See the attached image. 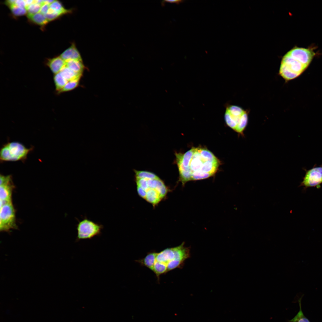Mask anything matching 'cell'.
<instances>
[{"label":"cell","instance_id":"1","mask_svg":"<svg viewBox=\"0 0 322 322\" xmlns=\"http://www.w3.org/2000/svg\"><path fill=\"white\" fill-rule=\"evenodd\" d=\"M190 256V248L185 247L183 242L179 246L166 248L160 252L151 250L144 257L135 261L152 271L159 282L161 275L176 268H181Z\"/></svg>","mask_w":322,"mask_h":322},{"label":"cell","instance_id":"2","mask_svg":"<svg viewBox=\"0 0 322 322\" xmlns=\"http://www.w3.org/2000/svg\"><path fill=\"white\" fill-rule=\"evenodd\" d=\"M224 119L226 124L234 131L244 136V132L248 121V110L227 103L225 105Z\"/></svg>","mask_w":322,"mask_h":322},{"label":"cell","instance_id":"3","mask_svg":"<svg viewBox=\"0 0 322 322\" xmlns=\"http://www.w3.org/2000/svg\"><path fill=\"white\" fill-rule=\"evenodd\" d=\"M33 147L28 148L17 141L8 142L3 145L0 149V160L1 162L24 161Z\"/></svg>","mask_w":322,"mask_h":322},{"label":"cell","instance_id":"4","mask_svg":"<svg viewBox=\"0 0 322 322\" xmlns=\"http://www.w3.org/2000/svg\"><path fill=\"white\" fill-rule=\"evenodd\" d=\"M307 67L287 53L282 59L279 74L285 81H288L298 77Z\"/></svg>","mask_w":322,"mask_h":322},{"label":"cell","instance_id":"5","mask_svg":"<svg viewBox=\"0 0 322 322\" xmlns=\"http://www.w3.org/2000/svg\"><path fill=\"white\" fill-rule=\"evenodd\" d=\"M137 190L138 195L144 199L145 192L150 189L159 191L164 199L170 191L169 188L159 177L155 178H135Z\"/></svg>","mask_w":322,"mask_h":322},{"label":"cell","instance_id":"6","mask_svg":"<svg viewBox=\"0 0 322 322\" xmlns=\"http://www.w3.org/2000/svg\"><path fill=\"white\" fill-rule=\"evenodd\" d=\"M76 229V242L80 240L91 239L96 236H99L103 228V225L96 223L86 217L80 221L78 220Z\"/></svg>","mask_w":322,"mask_h":322},{"label":"cell","instance_id":"7","mask_svg":"<svg viewBox=\"0 0 322 322\" xmlns=\"http://www.w3.org/2000/svg\"><path fill=\"white\" fill-rule=\"evenodd\" d=\"M15 212L12 201L6 203L0 207V230L8 231L17 227Z\"/></svg>","mask_w":322,"mask_h":322},{"label":"cell","instance_id":"8","mask_svg":"<svg viewBox=\"0 0 322 322\" xmlns=\"http://www.w3.org/2000/svg\"><path fill=\"white\" fill-rule=\"evenodd\" d=\"M305 174L300 186L304 188L316 187L319 188L322 184V165L315 166L308 170H305Z\"/></svg>","mask_w":322,"mask_h":322},{"label":"cell","instance_id":"9","mask_svg":"<svg viewBox=\"0 0 322 322\" xmlns=\"http://www.w3.org/2000/svg\"><path fill=\"white\" fill-rule=\"evenodd\" d=\"M14 185L11 175L0 176V200L9 202L12 201Z\"/></svg>","mask_w":322,"mask_h":322},{"label":"cell","instance_id":"10","mask_svg":"<svg viewBox=\"0 0 322 322\" xmlns=\"http://www.w3.org/2000/svg\"><path fill=\"white\" fill-rule=\"evenodd\" d=\"M287 53L308 66L315 55L312 50L300 47L294 48Z\"/></svg>","mask_w":322,"mask_h":322},{"label":"cell","instance_id":"11","mask_svg":"<svg viewBox=\"0 0 322 322\" xmlns=\"http://www.w3.org/2000/svg\"><path fill=\"white\" fill-rule=\"evenodd\" d=\"M60 56L65 62L70 60L83 61L81 55L74 42L72 43L70 46L63 52Z\"/></svg>","mask_w":322,"mask_h":322},{"label":"cell","instance_id":"12","mask_svg":"<svg viewBox=\"0 0 322 322\" xmlns=\"http://www.w3.org/2000/svg\"><path fill=\"white\" fill-rule=\"evenodd\" d=\"M205 161L201 156L199 148H195L194 151L188 167L191 174L194 172H200L202 166Z\"/></svg>","mask_w":322,"mask_h":322},{"label":"cell","instance_id":"13","mask_svg":"<svg viewBox=\"0 0 322 322\" xmlns=\"http://www.w3.org/2000/svg\"><path fill=\"white\" fill-rule=\"evenodd\" d=\"M46 64L55 75L59 73L66 66V62L59 56L48 59Z\"/></svg>","mask_w":322,"mask_h":322},{"label":"cell","instance_id":"14","mask_svg":"<svg viewBox=\"0 0 322 322\" xmlns=\"http://www.w3.org/2000/svg\"><path fill=\"white\" fill-rule=\"evenodd\" d=\"M49 8L52 10L59 14L61 16L64 15L71 14L73 9H66L64 7L62 3L59 1L54 0L49 4Z\"/></svg>","mask_w":322,"mask_h":322},{"label":"cell","instance_id":"15","mask_svg":"<svg viewBox=\"0 0 322 322\" xmlns=\"http://www.w3.org/2000/svg\"><path fill=\"white\" fill-rule=\"evenodd\" d=\"M27 16L31 22L42 27L45 26L49 22L45 16L39 12L34 14H27Z\"/></svg>","mask_w":322,"mask_h":322},{"label":"cell","instance_id":"16","mask_svg":"<svg viewBox=\"0 0 322 322\" xmlns=\"http://www.w3.org/2000/svg\"><path fill=\"white\" fill-rule=\"evenodd\" d=\"M66 66L73 71L80 74H83L85 67L83 61L70 60L66 62Z\"/></svg>","mask_w":322,"mask_h":322},{"label":"cell","instance_id":"17","mask_svg":"<svg viewBox=\"0 0 322 322\" xmlns=\"http://www.w3.org/2000/svg\"><path fill=\"white\" fill-rule=\"evenodd\" d=\"M59 72L68 81L80 79L82 75L73 71L66 66L63 68Z\"/></svg>","mask_w":322,"mask_h":322},{"label":"cell","instance_id":"18","mask_svg":"<svg viewBox=\"0 0 322 322\" xmlns=\"http://www.w3.org/2000/svg\"><path fill=\"white\" fill-rule=\"evenodd\" d=\"M55 89L57 93L60 94L68 81L62 75L60 72L55 75L54 77Z\"/></svg>","mask_w":322,"mask_h":322},{"label":"cell","instance_id":"19","mask_svg":"<svg viewBox=\"0 0 322 322\" xmlns=\"http://www.w3.org/2000/svg\"><path fill=\"white\" fill-rule=\"evenodd\" d=\"M303 296V295H302L298 300V303L299 306V311L292 319L288 320V322H311L305 316L302 310L301 301Z\"/></svg>","mask_w":322,"mask_h":322},{"label":"cell","instance_id":"20","mask_svg":"<svg viewBox=\"0 0 322 322\" xmlns=\"http://www.w3.org/2000/svg\"><path fill=\"white\" fill-rule=\"evenodd\" d=\"M199 150L201 156L206 161L211 162L219 161L217 158L209 150L202 148H199Z\"/></svg>","mask_w":322,"mask_h":322},{"label":"cell","instance_id":"21","mask_svg":"<svg viewBox=\"0 0 322 322\" xmlns=\"http://www.w3.org/2000/svg\"><path fill=\"white\" fill-rule=\"evenodd\" d=\"M135 178H155L158 176L154 173L146 171H139L134 170Z\"/></svg>","mask_w":322,"mask_h":322},{"label":"cell","instance_id":"22","mask_svg":"<svg viewBox=\"0 0 322 322\" xmlns=\"http://www.w3.org/2000/svg\"><path fill=\"white\" fill-rule=\"evenodd\" d=\"M12 14L16 16H20L24 15L27 13L26 8L20 7L16 6L15 4L9 7Z\"/></svg>","mask_w":322,"mask_h":322},{"label":"cell","instance_id":"23","mask_svg":"<svg viewBox=\"0 0 322 322\" xmlns=\"http://www.w3.org/2000/svg\"><path fill=\"white\" fill-rule=\"evenodd\" d=\"M80 80L78 79L68 81L60 93L69 91L76 88L78 86Z\"/></svg>","mask_w":322,"mask_h":322},{"label":"cell","instance_id":"24","mask_svg":"<svg viewBox=\"0 0 322 322\" xmlns=\"http://www.w3.org/2000/svg\"><path fill=\"white\" fill-rule=\"evenodd\" d=\"M41 5L36 3L32 4L27 6L26 9L27 14H34L39 12Z\"/></svg>","mask_w":322,"mask_h":322},{"label":"cell","instance_id":"25","mask_svg":"<svg viewBox=\"0 0 322 322\" xmlns=\"http://www.w3.org/2000/svg\"><path fill=\"white\" fill-rule=\"evenodd\" d=\"M44 16L49 22L55 20L61 16L58 13L52 10L50 8L47 13Z\"/></svg>","mask_w":322,"mask_h":322},{"label":"cell","instance_id":"26","mask_svg":"<svg viewBox=\"0 0 322 322\" xmlns=\"http://www.w3.org/2000/svg\"><path fill=\"white\" fill-rule=\"evenodd\" d=\"M49 9V4L43 3L41 4L39 13L44 15L47 14Z\"/></svg>","mask_w":322,"mask_h":322},{"label":"cell","instance_id":"27","mask_svg":"<svg viewBox=\"0 0 322 322\" xmlns=\"http://www.w3.org/2000/svg\"><path fill=\"white\" fill-rule=\"evenodd\" d=\"M15 4L16 6L20 7L25 8L26 7V5L25 0H16Z\"/></svg>","mask_w":322,"mask_h":322},{"label":"cell","instance_id":"28","mask_svg":"<svg viewBox=\"0 0 322 322\" xmlns=\"http://www.w3.org/2000/svg\"><path fill=\"white\" fill-rule=\"evenodd\" d=\"M183 1L181 0H165L163 1L162 2L161 4L162 5H163L165 4V3L166 2L170 3H175L178 4L182 2Z\"/></svg>","mask_w":322,"mask_h":322},{"label":"cell","instance_id":"29","mask_svg":"<svg viewBox=\"0 0 322 322\" xmlns=\"http://www.w3.org/2000/svg\"><path fill=\"white\" fill-rule=\"evenodd\" d=\"M25 1L26 7L27 6L32 4L33 3V0H25Z\"/></svg>","mask_w":322,"mask_h":322}]
</instances>
